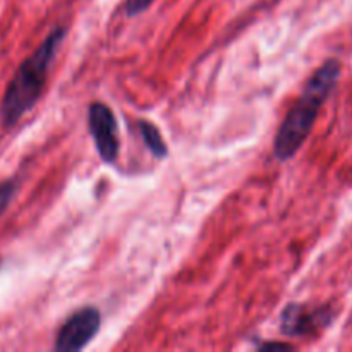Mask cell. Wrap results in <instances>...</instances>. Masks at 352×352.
I'll return each mask as SVG.
<instances>
[{
	"mask_svg": "<svg viewBox=\"0 0 352 352\" xmlns=\"http://www.w3.org/2000/svg\"><path fill=\"white\" fill-rule=\"evenodd\" d=\"M258 349H260V351H277V349L292 351L294 347H292L291 344H287V342H263V344H260V346H258Z\"/></svg>",
	"mask_w": 352,
	"mask_h": 352,
	"instance_id": "9",
	"label": "cell"
},
{
	"mask_svg": "<svg viewBox=\"0 0 352 352\" xmlns=\"http://www.w3.org/2000/svg\"><path fill=\"white\" fill-rule=\"evenodd\" d=\"M155 0H126L124 3V12L127 17H134L143 14L144 10H148L151 7Z\"/></svg>",
	"mask_w": 352,
	"mask_h": 352,
	"instance_id": "8",
	"label": "cell"
},
{
	"mask_svg": "<svg viewBox=\"0 0 352 352\" xmlns=\"http://www.w3.org/2000/svg\"><path fill=\"white\" fill-rule=\"evenodd\" d=\"M64 26H55L47 34L40 47L21 62L19 69L7 85L0 102V122L3 129L16 126L23 116H26L43 93L55 55L65 40Z\"/></svg>",
	"mask_w": 352,
	"mask_h": 352,
	"instance_id": "2",
	"label": "cell"
},
{
	"mask_svg": "<svg viewBox=\"0 0 352 352\" xmlns=\"http://www.w3.org/2000/svg\"><path fill=\"white\" fill-rule=\"evenodd\" d=\"M17 189H19V182H17L16 177L6 179V181L0 182V217H2L3 213H6V210L9 208L14 196H16Z\"/></svg>",
	"mask_w": 352,
	"mask_h": 352,
	"instance_id": "7",
	"label": "cell"
},
{
	"mask_svg": "<svg viewBox=\"0 0 352 352\" xmlns=\"http://www.w3.org/2000/svg\"><path fill=\"white\" fill-rule=\"evenodd\" d=\"M102 327V313L98 308L86 306L72 313L55 339L57 352H78L82 351L100 332Z\"/></svg>",
	"mask_w": 352,
	"mask_h": 352,
	"instance_id": "4",
	"label": "cell"
},
{
	"mask_svg": "<svg viewBox=\"0 0 352 352\" xmlns=\"http://www.w3.org/2000/svg\"><path fill=\"white\" fill-rule=\"evenodd\" d=\"M332 305H301L291 302L280 313V332L285 337H311L327 329L336 318Z\"/></svg>",
	"mask_w": 352,
	"mask_h": 352,
	"instance_id": "3",
	"label": "cell"
},
{
	"mask_svg": "<svg viewBox=\"0 0 352 352\" xmlns=\"http://www.w3.org/2000/svg\"><path fill=\"white\" fill-rule=\"evenodd\" d=\"M136 126H138V131H140L144 146L148 148V151H150L155 158H158V160H164V158L168 155V148H167V143H165V140L162 138L158 127L155 126V124H151L150 120H144V119L138 120Z\"/></svg>",
	"mask_w": 352,
	"mask_h": 352,
	"instance_id": "6",
	"label": "cell"
},
{
	"mask_svg": "<svg viewBox=\"0 0 352 352\" xmlns=\"http://www.w3.org/2000/svg\"><path fill=\"white\" fill-rule=\"evenodd\" d=\"M88 127L100 158L105 164H113L119 157L116 113L103 102H93L88 109Z\"/></svg>",
	"mask_w": 352,
	"mask_h": 352,
	"instance_id": "5",
	"label": "cell"
},
{
	"mask_svg": "<svg viewBox=\"0 0 352 352\" xmlns=\"http://www.w3.org/2000/svg\"><path fill=\"white\" fill-rule=\"evenodd\" d=\"M340 78V62L336 58L323 62L302 88L301 96L282 120L274 141L277 160L287 162L301 150L315 126L323 103L329 100Z\"/></svg>",
	"mask_w": 352,
	"mask_h": 352,
	"instance_id": "1",
	"label": "cell"
}]
</instances>
